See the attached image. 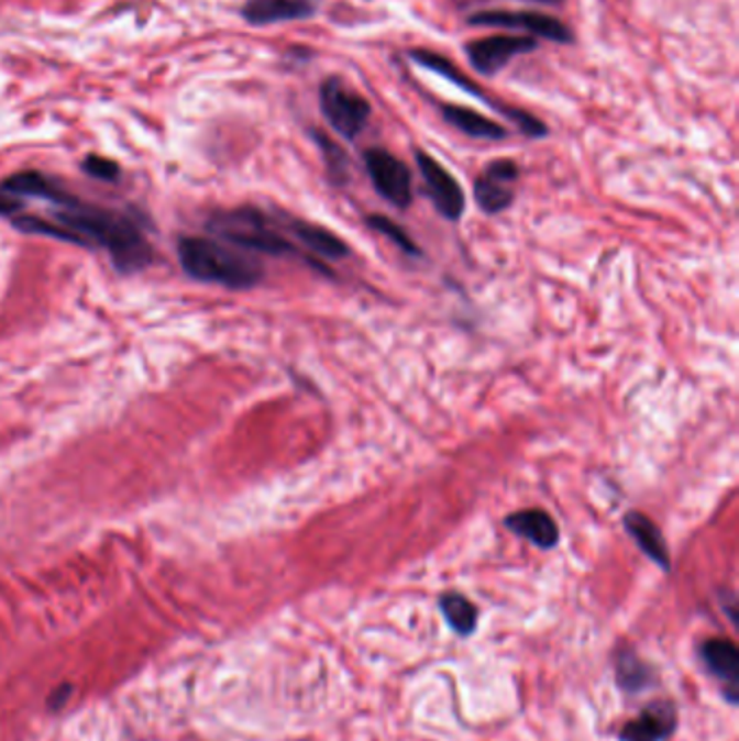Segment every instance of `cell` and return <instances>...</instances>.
Instances as JSON below:
<instances>
[{"mask_svg":"<svg viewBox=\"0 0 739 741\" xmlns=\"http://www.w3.org/2000/svg\"><path fill=\"white\" fill-rule=\"evenodd\" d=\"M441 613L446 624L462 638H468L477 629L479 609L464 596V594L446 593L439 600Z\"/></svg>","mask_w":739,"mask_h":741,"instance_id":"ac0fdd59","label":"cell"},{"mask_svg":"<svg viewBox=\"0 0 739 741\" xmlns=\"http://www.w3.org/2000/svg\"><path fill=\"white\" fill-rule=\"evenodd\" d=\"M46 202L51 204L48 218L15 215L11 225L24 234L104 250L120 274L142 272L154 261L152 243L137 215L85 202L59 180Z\"/></svg>","mask_w":739,"mask_h":741,"instance_id":"6da1fadb","label":"cell"},{"mask_svg":"<svg viewBox=\"0 0 739 741\" xmlns=\"http://www.w3.org/2000/svg\"><path fill=\"white\" fill-rule=\"evenodd\" d=\"M365 167L373 189L393 207L408 209L412 202L410 167L388 150L370 148L365 152Z\"/></svg>","mask_w":739,"mask_h":741,"instance_id":"52a82bcc","label":"cell"},{"mask_svg":"<svg viewBox=\"0 0 739 741\" xmlns=\"http://www.w3.org/2000/svg\"><path fill=\"white\" fill-rule=\"evenodd\" d=\"M622 524H625L627 533L633 538V542L640 546V551L668 573L670 571V553H668L664 533L660 531V527L638 510L627 512L625 519H622Z\"/></svg>","mask_w":739,"mask_h":741,"instance_id":"2e32d148","label":"cell"},{"mask_svg":"<svg viewBox=\"0 0 739 741\" xmlns=\"http://www.w3.org/2000/svg\"><path fill=\"white\" fill-rule=\"evenodd\" d=\"M321 0H245L241 15L252 26L308 20L317 13Z\"/></svg>","mask_w":739,"mask_h":741,"instance_id":"7c38bea8","label":"cell"},{"mask_svg":"<svg viewBox=\"0 0 739 741\" xmlns=\"http://www.w3.org/2000/svg\"><path fill=\"white\" fill-rule=\"evenodd\" d=\"M176 252L183 272L198 283L245 291L263 280L256 258L213 236H180Z\"/></svg>","mask_w":739,"mask_h":741,"instance_id":"7a4b0ae2","label":"cell"},{"mask_svg":"<svg viewBox=\"0 0 739 741\" xmlns=\"http://www.w3.org/2000/svg\"><path fill=\"white\" fill-rule=\"evenodd\" d=\"M408 57H410L415 64H419L421 68H426V70H430V73H434V75L443 76L449 82H453L455 87H460L464 93L477 98L479 102H484V104H488L490 109H495V111H499L501 115H506L510 122L517 124L518 131H520L525 137H529V140H542V137H547L549 129H547L544 122H540L536 115H531V113H527V111H522V109L508 107V104L501 102L499 98L488 96V93H486L473 78H468V76L464 75L451 59H446V57L439 55V53H434V51H423V48L410 51Z\"/></svg>","mask_w":739,"mask_h":741,"instance_id":"277c9868","label":"cell"},{"mask_svg":"<svg viewBox=\"0 0 739 741\" xmlns=\"http://www.w3.org/2000/svg\"><path fill=\"white\" fill-rule=\"evenodd\" d=\"M441 113H443L444 122L451 124L453 129H457L460 133L473 137V140H486V142H501L506 140L510 133L506 126H501L499 122L468 109V107H460V104H441Z\"/></svg>","mask_w":739,"mask_h":741,"instance_id":"e0dca14e","label":"cell"},{"mask_svg":"<svg viewBox=\"0 0 739 741\" xmlns=\"http://www.w3.org/2000/svg\"><path fill=\"white\" fill-rule=\"evenodd\" d=\"M22 209H24V200H20V198L0 189V218L11 220V218L20 215Z\"/></svg>","mask_w":739,"mask_h":741,"instance_id":"603a6c76","label":"cell"},{"mask_svg":"<svg viewBox=\"0 0 739 741\" xmlns=\"http://www.w3.org/2000/svg\"><path fill=\"white\" fill-rule=\"evenodd\" d=\"M207 230L223 243L243 250L247 254H267V256H297L308 263L319 274L332 278V272L312 263L296 243L278 228L274 213L258 207H236L230 211L213 213L207 220Z\"/></svg>","mask_w":739,"mask_h":741,"instance_id":"3957f363","label":"cell"},{"mask_svg":"<svg viewBox=\"0 0 739 741\" xmlns=\"http://www.w3.org/2000/svg\"><path fill=\"white\" fill-rule=\"evenodd\" d=\"M73 696V685H68V683H64L62 687H57L53 694H51V698H48V707L53 709V711H57V709H62L66 703H68V698Z\"/></svg>","mask_w":739,"mask_h":741,"instance_id":"cb8c5ba5","label":"cell"},{"mask_svg":"<svg viewBox=\"0 0 739 741\" xmlns=\"http://www.w3.org/2000/svg\"><path fill=\"white\" fill-rule=\"evenodd\" d=\"M538 48V40L520 35H490L473 40L464 46L471 66L484 76L501 73L515 57L529 55Z\"/></svg>","mask_w":739,"mask_h":741,"instance_id":"8fae6325","label":"cell"},{"mask_svg":"<svg viewBox=\"0 0 739 741\" xmlns=\"http://www.w3.org/2000/svg\"><path fill=\"white\" fill-rule=\"evenodd\" d=\"M471 26H495V29H520L527 37L547 40L555 44H573V31L558 18L540 11H512V9H486L468 15Z\"/></svg>","mask_w":739,"mask_h":741,"instance_id":"8992f818","label":"cell"},{"mask_svg":"<svg viewBox=\"0 0 739 741\" xmlns=\"http://www.w3.org/2000/svg\"><path fill=\"white\" fill-rule=\"evenodd\" d=\"M365 223L370 225L371 230H375V232L384 234L388 241H393L401 252H406L410 256H421L419 245L410 239V234L399 223H395L384 215H367Z\"/></svg>","mask_w":739,"mask_h":741,"instance_id":"44dd1931","label":"cell"},{"mask_svg":"<svg viewBox=\"0 0 739 741\" xmlns=\"http://www.w3.org/2000/svg\"><path fill=\"white\" fill-rule=\"evenodd\" d=\"M616 683L629 692L638 694L653 683V670L644 664L633 651H620L616 655Z\"/></svg>","mask_w":739,"mask_h":741,"instance_id":"d6986e66","label":"cell"},{"mask_svg":"<svg viewBox=\"0 0 739 741\" xmlns=\"http://www.w3.org/2000/svg\"><path fill=\"white\" fill-rule=\"evenodd\" d=\"M506 527L520 538L529 540L538 549H555L560 542V527L544 510H520L506 519Z\"/></svg>","mask_w":739,"mask_h":741,"instance_id":"9a60e30c","label":"cell"},{"mask_svg":"<svg viewBox=\"0 0 739 741\" xmlns=\"http://www.w3.org/2000/svg\"><path fill=\"white\" fill-rule=\"evenodd\" d=\"M80 169L96 178V180H104V183H115L122 176V169L115 161L107 158V156H98V154H87L80 163Z\"/></svg>","mask_w":739,"mask_h":741,"instance_id":"7402d4cb","label":"cell"},{"mask_svg":"<svg viewBox=\"0 0 739 741\" xmlns=\"http://www.w3.org/2000/svg\"><path fill=\"white\" fill-rule=\"evenodd\" d=\"M676 729V707L672 700L651 703L636 720L618 733L620 741H664Z\"/></svg>","mask_w":739,"mask_h":741,"instance_id":"4fadbf2b","label":"cell"},{"mask_svg":"<svg viewBox=\"0 0 739 741\" xmlns=\"http://www.w3.org/2000/svg\"><path fill=\"white\" fill-rule=\"evenodd\" d=\"M538 2H544V4H562L564 0H538Z\"/></svg>","mask_w":739,"mask_h":741,"instance_id":"d4e9b609","label":"cell"},{"mask_svg":"<svg viewBox=\"0 0 739 741\" xmlns=\"http://www.w3.org/2000/svg\"><path fill=\"white\" fill-rule=\"evenodd\" d=\"M319 109L328 124L348 142H354L370 124V100L341 76H328L319 85Z\"/></svg>","mask_w":739,"mask_h":741,"instance_id":"5b68a950","label":"cell"},{"mask_svg":"<svg viewBox=\"0 0 739 741\" xmlns=\"http://www.w3.org/2000/svg\"><path fill=\"white\" fill-rule=\"evenodd\" d=\"M417 158V167L421 172L423 185H426V193L432 200L434 209L439 211V215L444 218L446 222H460L466 209V198L464 191L460 187V183L455 180V176L443 167L432 154L417 150L415 154Z\"/></svg>","mask_w":739,"mask_h":741,"instance_id":"9c48e42d","label":"cell"},{"mask_svg":"<svg viewBox=\"0 0 739 741\" xmlns=\"http://www.w3.org/2000/svg\"><path fill=\"white\" fill-rule=\"evenodd\" d=\"M310 135H312V142L321 150L328 180L332 185H337V187L345 185L350 180V156H348V152L341 148L332 137H328L326 133H321V131L312 129Z\"/></svg>","mask_w":739,"mask_h":741,"instance_id":"ffe728a7","label":"cell"},{"mask_svg":"<svg viewBox=\"0 0 739 741\" xmlns=\"http://www.w3.org/2000/svg\"><path fill=\"white\" fill-rule=\"evenodd\" d=\"M520 176L517 161L497 158L490 161L477 176L473 191L475 202L486 215H499L515 204V183Z\"/></svg>","mask_w":739,"mask_h":741,"instance_id":"30bf717a","label":"cell"},{"mask_svg":"<svg viewBox=\"0 0 739 741\" xmlns=\"http://www.w3.org/2000/svg\"><path fill=\"white\" fill-rule=\"evenodd\" d=\"M274 218H276L278 228L287 236H291L297 247L319 267L326 269V265L319 258L339 261V258L350 256V245L343 239H339L332 230H328L323 225H317V223L299 220L296 215H289V213H283V211H276Z\"/></svg>","mask_w":739,"mask_h":741,"instance_id":"ba28073f","label":"cell"},{"mask_svg":"<svg viewBox=\"0 0 739 741\" xmlns=\"http://www.w3.org/2000/svg\"><path fill=\"white\" fill-rule=\"evenodd\" d=\"M698 655L707 670L718 676L723 683H727L725 694L731 705H738L739 700V651L738 644L725 638H712L705 640L698 649Z\"/></svg>","mask_w":739,"mask_h":741,"instance_id":"5bb4252c","label":"cell"}]
</instances>
